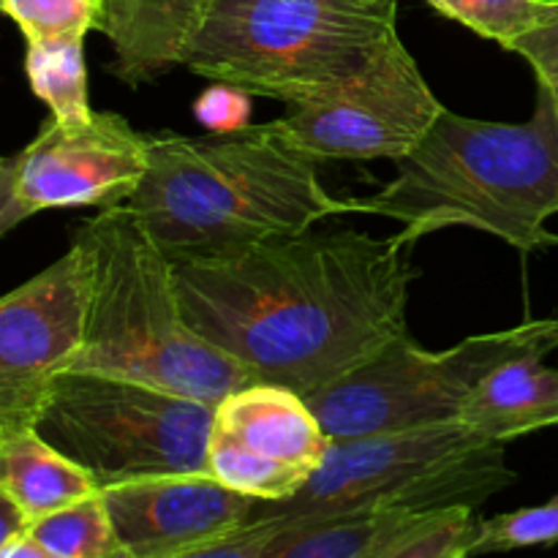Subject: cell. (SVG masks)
<instances>
[{
	"label": "cell",
	"instance_id": "obj_27",
	"mask_svg": "<svg viewBox=\"0 0 558 558\" xmlns=\"http://www.w3.org/2000/svg\"><path fill=\"white\" fill-rule=\"evenodd\" d=\"M27 515L9 499V496L0 490V554H3L5 545L14 543L16 537L27 532Z\"/></svg>",
	"mask_w": 558,
	"mask_h": 558
},
{
	"label": "cell",
	"instance_id": "obj_25",
	"mask_svg": "<svg viewBox=\"0 0 558 558\" xmlns=\"http://www.w3.org/2000/svg\"><path fill=\"white\" fill-rule=\"evenodd\" d=\"M248 93L238 90V87L213 82L210 90L202 93L199 101L194 104V112L210 131L243 129V125H248Z\"/></svg>",
	"mask_w": 558,
	"mask_h": 558
},
{
	"label": "cell",
	"instance_id": "obj_23",
	"mask_svg": "<svg viewBox=\"0 0 558 558\" xmlns=\"http://www.w3.org/2000/svg\"><path fill=\"white\" fill-rule=\"evenodd\" d=\"M548 548L558 545V494L539 507L505 512L496 518H483V534L474 556L505 554L518 548Z\"/></svg>",
	"mask_w": 558,
	"mask_h": 558
},
{
	"label": "cell",
	"instance_id": "obj_10",
	"mask_svg": "<svg viewBox=\"0 0 558 558\" xmlns=\"http://www.w3.org/2000/svg\"><path fill=\"white\" fill-rule=\"evenodd\" d=\"M330 436L298 390L251 381L213 407L207 466L259 501H287L322 466Z\"/></svg>",
	"mask_w": 558,
	"mask_h": 558
},
{
	"label": "cell",
	"instance_id": "obj_4",
	"mask_svg": "<svg viewBox=\"0 0 558 558\" xmlns=\"http://www.w3.org/2000/svg\"><path fill=\"white\" fill-rule=\"evenodd\" d=\"M71 243L87 259L85 330L71 368L125 376L213 407L256 381L191 327L172 259L131 207H101L74 229Z\"/></svg>",
	"mask_w": 558,
	"mask_h": 558
},
{
	"label": "cell",
	"instance_id": "obj_2",
	"mask_svg": "<svg viewBox=\"0 0 558 558\" xmlns=\"http://www.w3.org/2000/svg\"><path fill=\"white\" fill-rule=\"evenodd\" d=\"M123 205L169 259L232 254L349 213V199L327 194L316 158L294 147L278 120L147 136V172Z\"/></svg>",
	"mask_w": 558,
	"mask_h": 558
},
{
	"label": "cell",
	"instance_id": "obj_3",
	"mask_svg": "<svg viewBox=\"0 0 558 558\" xmlns=\"http://www.w3.org/2000/svg\"><path fill=\"white\" fill-rule=\"evenodd\" d=\"M398 174L376 194L349 199V213L401 223L412 243L450 227L494 234L512 248L558 245V114L539 87L526 123H494L445 112L425 140L396 161Z\"/></svg>",
	"mask_w": 558,
	"mask_h": 558
},
{
	"label": "cell",
	"instance_id": "obj_8",
	"mask_svg": "<svg viewBox=\"0 0 558 558\" xmlns=\"http://www.w3.org/2000/svg\"><path fill=\"white\" fill-rule=\"evenodd\" d=\"M556 349L558 316L463 338L445 352H425L403 336L352 374L303 398L330 439L458 423L461 409L496 368L526 354L548 357Z\"/></svg>",
	"mask_w": 558,
	"mask_h": 558
},
{
	"label": "cell",
	"instance_id": "obj_29",
	"mask_svg": "<svg viewBox=\"0 0 558 558\" xmlns=\"http://www.w3.org/2000/svg\"><path fill=\"white\" fill-rule=\"evenodd\" d=\"M3 163H5V158H0V167H3Z\"/></svg>",
	"mask_w": 558,
	"mask_h": 558
},
{
	"label": "cell",
	"instance_id": "obj_9",
	"mask_svg": "<svg viewBox=\"0 0 558 558\" xmlns=\"http://www.w3.org/2000/svg\"><path fill=\"white\" fill-rule=\"evenodd\" d=\"M445 104L425 82L417 60L392 36L365 74L336 96L294 104L278 125L311 158H390L398 161L425 140Z\"/></svg>",
	"mask_w": 558,
	"mask_h": 558
},
{
	"label": "cell",
	"instance_id": "obj_1",
	"mask_svg": "<svg viewBox=\"0 0 558 558\" xmlns=\"http://www.w3.org/2000/svg\"><path fill=\"white\" fill-rule=\"evenodd\" d=\"M414 245L403 232L311 227L172 267L196 332L256 381L308 396L409 336Z\"/></svg>",
	"mask_w": 558,
	"mask_h": 558
},
{
	"label": "cell",
	"instance_id": "obj_12",
	"mask_svg": "<svg viewBox=\"0 0 558 558\" xmlns=\"http://www.w3.org/2000/svg\"><path fill=\"white\" fill-rule=\"evenodd\" d=\"M147 172V136L120 114L93 112L80 123L49 120L16 156L14 191L36 216L54 207L123 205Z\"/></svg>",
	"mask_w": 558,
	"mask_h": 558
},
{
	"label": "cell",
	"instance_id": "obj_21",
	"mask_svg": "<svg viewBox=\"0 0 558 558\" xmlns=\"http://www.w3.org/2000/svg\"><path fill=\"white\" fill-rule=\"evenodd\" d=\"M483 534V518L474 507H447L420 515L396 558H469Z\"/></svg>",
	"mask_w": 558,
	"mask_h": 558
},
{
	"label": "cell",
	"instance_id": "obj_7",
	"mask_svg": "<svg viewBox=\"0 0 558 558\" xmlns=\"http://www.w3.org/2000/svg\"><path fill=\"white\" fill-rule=\"evenodd\" d=\"M213 403L98 371H60L36 430L80 463L98 488L205 472Z\"/></svg>",
	"mask_w": 558,
	"mask_h": 558
},
{
	"label": "cell",
	"instance_id": "obj_26",
	"mask_svg": "<svg viewBox=\"0 0 558 558\" xmlns=\"http://www.w3.org/2000/svg\"><path fill=\"white\" fill-rule=\"evenodd\" d=\"M14 174H16V156L5 158V163L0 167V238H3L5 232H11L14 227H20L25 218L33 216V213L22 205L20 196H16Z\"/></svg>",
	"mask_w": 558,
	"mask_h": 558
},
{
	"label": "cell",
	"instance_id": "obj_11",
	"mask_svg": "<svg viewBox=\"0 0 558 558\" xmlns=\"http://www.w3.org/2000/svg\"><path fill=\"white\" fill-rule=\"evenodd\" d=\"M87 259L76 243L0 298V434L36 428L49 385L82 347Z\"/></svg>",
	"mask_w": 558,
	"mask_h": 558
},
{
	"label": "cell",
	"instance_id": "obj_28",
	"mask_svg": "<svg viewBox=\"0 0 558 558\" xmlns=\"http://www.w3.org/2000/svg\"><path fill=\"white\" fill-rule=\"evenodd\" d=\"M0 558H49V554L25 532L22 537H16L14 543L5 545Z\"/></svg>",
	"mask_w": 558,
	"mask_h": 558
},
{
	"label": "cell",
	"instance_id": "obj_24",
	"mask_svg": "<svg viewBox=\"0 0 558 558\" xmlns=\"http://www.w3.org/2000/svg\"><path fill=\"white\" fill-rule=\"evenodd\" d=\"M507 52H515L526 60L537 74V87L548 93L558 114V22L556 25L539 27V31L526 33V36L515 38L507 47Z\"/></svg>",
	"mask_w": 558,
	"mask_h": 558
},
{
	"label": "cell",
	"instance_id": "obj_14",
	"mask_svg": "<svg viewBox=\"0 0 558 558\" xmlns=\"http://www.w3.org/2000/svg\"><path fill=\"white\" fill-rule=\"evenodd\" d=\"M210 0H104L98 31L112 44L109 65L131 87L185 65Z\"/></svg>",
	"mask_w": 558,
	"mask_h": 558
},
{
	"label": "cell",
	"instance_id": "obj_17",
	"mask_svg": "<svg viewBox=\"0 0 558 558\" xmlns=\"http://www.w3.org/2000/svg\"><path fill=\"white\" fill-rule=\"evenodd\" d=\"M420 515L376 510L289 526L278 532L265 558H396Z\"/></svg>",
	"mask_w": 558,
	"mask_h": 558
},
{
	"label": "cell",
	"instance_id": "obj_6",
	"mask_svg": "<svg viewBox=\"0 0 558 558\" xmlns=\"http://www.w3.org/2000/svg\"><path fill=\"white\" fill-rule=\"evenodd\" d=\"M512 483L507 441L461 423L414 425L330 439L322 466L292 499L256 501L251 518H270L281 532L352 512L480 510Z\"/></svg>",
	"mask_w": 558,
	"mask_h": 558
},
{
	"label": "cell",
	"instance_id": "obj_13",
	"mask_svg": "<svg viewBox=\"0 0 558 558\" xmlns=\"http://www.w3.org/2000/svg\"><path fill=\"white\" fill-rule=\"evenodd\" d=\"M101 494L129 558H202L248 523L259 501L207 472L131 480Z\"/></svg>",
	"mask_w": 558,
	"mask_h": 558
},
{
	"label": "cell",
	"instance_id": "obj_15",
	"mask_svg": "<svg viewBox=\"0 0 558 558\" xmlns=\"http://www.w3.org/2000/svg\"><path fill=\"white\" fill-rule=\"evenodd\" d=\"M526 354L496 368L458 414V423L485 439L510 441L558 425V368Z\"/></svg>",
	"mask_w": 558,
	"mask_h": 558
},
{
	"label": "cell",
	"instance_id": "obj_20",
	"mask_svg": "<svg viewBox=\"0 0 558 558\" xmlns=\"http://www.w3.org/2000/svg\"><path fill=\"white\" fill-rule=\"evenodd\" d=\"M425 3L447 20L466 25L480 38L496 41L501 49L526 33L558 22V0H425Z\"/></svg>",
	"mask_w": 558,
	"mask_h": 558
},
{
	"label": "cell",
	"instance_id": "obj_22",
	"mask_svg": "<svg viewBox=\"0 0 558 558\" xmlns=\"http://www.w3.org/2000/svg\"><path fill=\"white\" fill-rule=\"evenodd\" d=\"M0 11L20 25L25 41H58L85 38L101 25L104 0H3Z\"/></svg>",
	"mask_w": 558,
	"mask_h": 558
},
{
	"label": "cell",
	"instance_id": "obj_18",
	"mask_svg": "<svg viewBox=\"0 0 558 558\" xmlns=\"http://www.w3.org/2000/svg\"><path fill=\"white\" fill-rule=\"evenodd\" d=\"M25 71L33 93L60 123H80L93 114L87 101L85 38L27 41Z\"/></svg>",
	"mask_w": 558,
	"mask_h": 558
},
{
	"label": "cell",
	"instance_id": "obj_16",
	"mask_svg": "<svg viewBox=\"0 0 558 558\" xmlns=\"http://www.w3.org/2000/svg\"><path fill=\"white\" fill-rule=\"evenodd\" d=\"M0 490L36 521L101 488L36 428H20L0 434Z\"/></svg>",
	"mask_w": 558,
	"mask_h": 558
},
{
	"label": "cell",
	"instance_id": "obj_19",
	"mask_svg": "<svg viewBox=\"0 0 558 558\" xmlns=\"http://www.w3.org/2000/svg\"><path fill=\"white\" fill-rule=\"evenodd\" d=\"M27 534L47 550L49 558H129L101 490L36 518L27 523Z\"/></svg>",
	"mask_w": 558,
	"mask_h": 558
},
{
	"label": "cell",
	"instance_id": "obj_30",
	"mask_svg": "<svg viewBox=\"0 0 558 558\" xmlns=\"http://www.w3.org/2000/svg\"><path fill=\"white\" fill-rule=\"evenodd\" d=\"M0 3H3V0H0Z\"/></svg>",
	"mask_w": 558,
	"mask_h": 558
},
{
	"label": "cell",
	"instance_id": "obj_5",
	"mask_svg": "<svg viewBox=\"0 0 558 558\" xmlns=\"http://www.w3.org/2000/svg\"><path fill=\"white\" fill-rule=\"evenodd\" d=\"M396 33V0H210L185 65L294 107L343 90Z\"/></svg>",
	"mask_w": 558,
	"mask_h": 558
}]
</instances>
